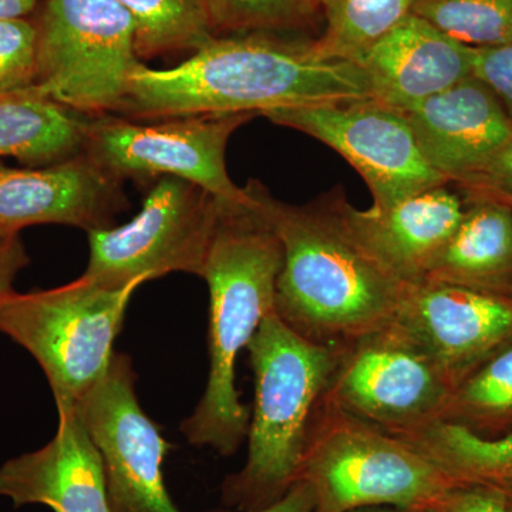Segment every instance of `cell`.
I'll return each mask as SVG.
<instances>
[{
  "mask_svg": "<svg viewBox=\"0 0 512 512\" xmlns=\"http://www.w3.org/2000/svg\"><path fill=\"white\" fill-rule=\"evenodd\" d=\"M372 97L353 62L318 55L313 39L279 33L215 36L170 69L140 63L120 113L133 119L204 114L261 116L275 107Z\"/></svg>",
  "mask_w": 512,
  "mask_h": 512,
  "instance_id": "6da1fadb",
  "label": "cell"
},
{
  "mask_svg": "<svg viewBox=\"0 0 512 512\" xmlns=\"http://www.w3.org/2000/svg\"><path fill=\"white\" fill-rule=\"evenodd\" d=\"M262 202L284 251L275 312L289 328L340 348L396 319L410 285L357 235L343 187L303 205L264 187Z\"/></svg>",
  "mask_w": 512,
  "mask_h": 512,
  "instance_id": "7a4b0ae2",
  "label": "cell"
},
{
  "mask_svg": "<svg viewBox=\"0 0 512 512\" xmlns=\"http://www.w3.org/2000/svg\"><path fill=\"white\" fill-rule=\"evenodd\" d=\"M247 197L224 201L201 278L210 289V373L200 403L180 430L192 446L222 457L237 453L248 436L251 412L235 384L239 353L262 320L275 312L276 282L284 251L266 215L264 185H245Z\"/></svg>",
  "mask_w": 512,
  "mask_h": 512,
  "instance_id": "3957f363",
  "label": "cell"
},
{
  "mask_svg": "<svg viewBox=\"0 0 512 512\" xmlns=\"http://www.w3.org/2000/svg\"><path fill=\"white\" fill-rule=\"evenodd\" d=\"M247 350L255 379L248 454L241 470L225 478L222 501L241 512H256L299 483L313 416L340 348L303 338L272 312Z\"/></svg>",
  "mask_w": 512,
  "mask_h": 512,
  "instance_id": "277c9868",
  "label": "cell"
},
{
  "mask_svg": "<svg viewBox=\"0 0 512 512\" xmlns=\"http://www.w3.org/2000/svg\"><path fill=\"white\" fill-rule=\"evenodd\" d=\"M299 481L316 512L363 507L424 511L456 485L436 463L392 433L320 400Z\"/></svg>",
  "mask_w": 512,
  "mask_h": 512,
  "instance_id": "5b68a950",
  "label": "cell"
},
{
  "mask_svg": "<svg viewBox=\"0 0 512 512\" xmlns=\"http://www.w3.org/2000/svg\"><path fill=\"white\" fill-rule=\"evenodd\" d=\"M111 289L86 276L59 288L13 293L0 303V333L42 367L57 406L76 407L103 379L138 286Z\"/></svg>",
  "mask_w": 512,
  "mask_h": 512,
  "instance_id": "8992f818",
  "label": "cell"
},
{
  "mask_svg": "<svg viewBox=\"0 0 512 512\" xmlns=\"http://www.w3.org/2000/svg\"><path fill=\"white\" fill-rule=\"evenodd\" d=\"M36 26L37 92L77 114L120 113L141 63L130 13L114 0H45Z\"/></svg>",
  "mask_w": 512,
  "mask_h": 512,
  "instance_id": "52a82bcc",
  "label": "cell"
},
{
  "mask_svg": "<svg viewBox=\"0 0 512 512\" xmlns=\"http://www.w3.org/2000/svg\"><path fill=\"white\" fill-rule=\"evenodd\" d=\"M224 201L181 178L161 177L133 220L87 232L83 276L111 289L175 272L200 276Z\"/></svg>",
  "mask_w": 512,
  "mask_h": 512,
  "instance_id": "ba28073f",
  "label": "cell"
},
{
  "mask_svg": "<svg viewBox=\"0 0 512 512\" xmlns=\"http://www.w3.org/2000/svg\"><path fill=\"white\" fill-rule=\"evenodd\" d=\"M255 114H204L136 123L101 116L87 120L84 156L111 177H175L198 185L214 197L241 201L227 170L229 138Z\"/></svg>",
  "mask_w": 512,
  "mask_h": 512,
  "instance_id": "9c48e42d",
  "label": "cell"
},
{
  "mask_svg": "<svg viewBox=\"0 0 512 512\" xmlns=\"http://www.w3.org/2000/svg\"><path fill=\"white\" fill-rule=\"evenodd\" d=\"M453 389L429 353L393 320L340 346L323 399L399 434L439 421Z\"/></svg>",
  "mask_w": 512,
  "mask_h": 512,
  "instance_id": "30bf717a",
  "label": "cell"
},
{
  "mask_svg": "<svg viewBox=\"0 0 512 512\" xmlns=\"http://www.w3.org/2000/svg\"><path fill=\"white\" fill-rule=\"evenodd\" d=\"M261 116L308 134L345 158L372 192V207H389L450 183L421 154L406 116L373 97L275 107Z\"/></svg>",
  "mask_w": 512,
  "mask_h": 512,
  "instance_id": "8fae6325",
  "label": "cell"
},
{
  "mask_svg": "<svg viewBox=\"0 0 512 512\" xmlns=\"http://www.w3.org/2000/svg\"><path fill=\"white\" fill-rule=\"evenodd\" d=\"M136 382L130 356L114 353L106 375L74 407L103 460L110 510L183 512L164 484L171 446L141 409Z\"/></svg>",
  "mask_w": 512,
  "mask_h": 512,
  "instance_id": "7c38bea8",
  "label": "cell"
},
{
  "mask_svg": "<svg viewBox=\"0 0 512 512\" xmlns=\"http://www.w3.org/2000/svg\"><path fill=\"white\" fill-rule=\"evenodd\" d=\"M394 320L456 387L511 345L512 292L421 281L409 286Z\"/></svg>",
  "mask_w": 512,
  "mask_h": 512,
  "instance_id": "4fadbf2b",
  "label": "cell"
},
{
  "mask_svg": "<svg viewBox=\"0 0 512 512\" xmlns=\"http://www.w3.org/2000/svg\"><path fill=\"white\" fill-rule=\"evenodd\" d=\"M117 181L84 154L39 170L0 167V231L40 224L86 232L113 227L127 204Z\"/></svg>",
  "mask_w": 512,
  "mask_h": 512,
  "instance_id": "5bb4252c",
  "label": "cell"
},
{
  "mask_svg": "<svg viewBox=\"0 0 512 512\" xmlns=\"http://www.w3.org/2000/svg\"><path fill=\"white\" fill-rule=\"evenodd\" d=\"M403 114L427 163L453 184L483 170L512 140L500 101L474 76Z\"/></svg>",
  "mask_w": 512,
  "mask_h": 512,
  "instance_id": "9a60e30c",
  "label": "cell"
},
{
  "mask_svg": "<svg viewBox=\"0 0 512 512\" xmlns=\"http://www.w3.org/2000/svg\"><path fill=\"white\" fill-rule=\"evenodd\" d=\"M55 437L39 450L0 467V497L15 507L55 512H111L99 450L74 407L57 406Z\"/></svg>",
  "mask_w": 512,
  "mask_h": 512,
  "instance_id": "2e32d148",
  "label": "cell"
},
{
  "mask_svg": "<svg viewBox=\"0 0 512 512\" xmlns=\"http://www.w3.org/2000/svg\"><path fill=\"white\" fill-rule=\"evenodd\" d=\"M473 47L407 15L357 60L373 99L407 113L473 76Z\"/></svg>",
  "mask_w": 512,
  "mask_h": 512,
  "instance_id": "e0dca14e",
  "label": "cell"
},
{
  "mask_svg": "<svg viewBox=\"0 0 512 512\" xmlns=\"http://www.w3.org/2000/svg\"><path fill=\"white\" fill-rule=\"evenodd\" d=\"M467 197L453 183L426 188L389 207L357 210L349 218L370 251L406 284L423 281L430 265L456 232Z\"/></svg>",
  "mask_w": 512,
  "mask_h": 512,
  "instance_id": "ac0fdd59",
  "label": "cell"
},
{
  "mask_svg": "<svg viewBox=\"0 0 512 512\" xmlns=\"http://www.w3.org/2000/svg\"><path fill=\"white\" fill-rule=\"evenodd\" d=\"M466 197L463 220L423 281L512 292V208L493 198Z\"/></svg>",
  "mask_w": 512,
  "mask_h": 512,
  "instance_id": "d6986e66",
  "label": "cell"
},
{
  "mask_svg": "<svg viewBox=\"0 0 512 512\" xmlns=\"http://www.w3.org/2000/svg\"><path fill=\"white\" fill-rule=\"evenodd\" d=\"M87 120L35 87L0 94V157L50 165L79 156Z\"/></svg>",
  "mask_w": 512,
  "mask_h": 512,
  "instance_id": "ffe728a7",
  "label": "cell"
},
{
  "mask_svg": "<svg viewBox=\"0 0 512 512\" xmlns=\"http://www.w3.org/2000/svg\"><path fill=\"white\" fill-rule=\"evenodd\" d=\"M394 436L430 458L456 484H512V430L483 437L457 424L434 421Z\"/></svg>",
  "mask_w": 512,
  "mask_h": 512,
  "instance_id": "44dd1931",
  "label": "cell"
},
{
  "mask_svg": "<svg viewBox=\"0 0 512 512\" xmlns=\"http://www.w3.org/2000/svg\"><path fill=\"white\" fill-rule=\"evenodd\" d=\"M439 421L483 437L512 430V343L454 387Z\"/></svg>",
  "mask_w": 512,
  "mask_h": 512,
  "instance_id": "7402d4cb",
  "label": "cell"
},
{
  "mask_svg": "<svg viewBox=\"0 0 512 512\" xmlns=\"http://www.w3.org/2000/svg\"><path fill=\"white\" fill-rule=\"evenodd\" d=\"M414 0H318L325 22L313 39L319 56L356 63L407 15Z\"/></svg>",
  "mask_w": 512,
  "mask_h": 512,
  "instance_id": "603a6c76",
  "label": "cell"
},
{
  "mask_svg": "<svg viewBox=\"0 0 512 512\" xmlns=\"http://www.w3.org/2000/svg\"><path fill=\"white\" fill-rule=\"evenodd\" d=\"M136 23L138 57L185 52L215 37L200 0H114Z\"/></svg>",
  "mask_w": 512,
  "mask_h": 512,
  "instance_id": "cb8c5ba5",
  "label": "cell"
},
{
  "mask_svg": "<svg viewBox=\"0 0 512 512\" xmlns=\"http://www.w3.org/2000/svg\"><path fill=\"white\" fill-rule=\"evenodd\" d=\"M412 13L473 49L512 42V0H414Z\"/></svg>",
  "mask_w": 512,
  "mask_h": 512,
  "instance_id": "d4e9b609",
  "label": "cell"
},
{
  "mask_svg": "<svg viewBox=\"0 0 512 512\" xmlns=\"http://www.w3.org/2000/svg\"><path fill=\"white\" fill-rule=\"evenodd\" d=\"M207 13L217 36L292 32L320 15L318 0H207Z\"/></svg>",
  "mask_w": 512,
  "mask_h": 512,
  "instance_id": "484cf974",
  "label": "cell"
},
{
  "mask_svg": "<svg viewBox=\"0 0 512 512\" xmlns=\"http://www.w3.org/2000/svg\"><path fill=\"white\" fill-rule=\"evenodd\" d=\"M37 26L33 20H0V94L35 86Z\"/></svg>",
  "mask_w": 512,
  "mask_h": 512,
  "instance_id": "4316f807",
  "label": "cell"
},
{
  "mask_svg": "<svg viewBox=\"0 0 512 512\" xmlns=\"http://www.w3.org/2000/svg\"><path fill=\"white\" fill-rule=\"evenodd\" d=\"M473 76L500 101L512 123V42L474 49Z\"/></svg>",
  "mask_w": 512,
  "mask_h": 512,
  "instance_id": "83f0119b",
  "label": "cell"
},
{
  "mask_svg": "<svg viewBox=\"0 0 512 512\" xmlns=\"http://www.w3.org/2000/svg\"><path fill=\"white\" fill-rule=\"evenodd\" d=\"M456 185L468 197L493 198L512 208V140L483 170Z\"/></svg>",
  "mask_w": 512,
  "mask_h": 512,
  "instance_id": "f1b7e54d",
  "label": "cell"
},
{
  "mask_svg": "<svg viewBox=\"0 0 512 512\" xmlns=\"http://www.w3.org/2000/svg\"><path fill=\"white\" fill-rule=\"evenodd\" d=\"M426 511V510H424ZM430 512H512L503 497L487 485L456 484L427 508Z\"/></svg>",
  "mask_w": 512,
  "mask_h": 512,
  "instance_id": "f546056e",
  "label": "cell"
},
{
  "mask_svg": "<svg viewBox=\"0 0 512 512\" xmlns=\"http://www.w3.org/2000/svg\"><path fill=\"white\" fill-rule=\"evenodd\" d=\"M30 264L20 232L0 231V303L13 295V282Z\"/></svg>",
  "mask_w": 512,
  "mask_h": 512,
  "instance_id": "4dcf8cb0",
  "label": "cell"
},
{
  "mask_svg": "<svg viewBox=\"0 0 512 512\" xmlns=\"http://www.w3.org/2000/svg\"><path fill=\"white\" fill-rule=\"evenodd\" d=\"M256 512H316L315 497L311 487L305 481H299L281 500Z\"/></svg>",
  "mask_w": 512,
  "mask_h": 512,
  "instance_id": "1f68e13d",
  "label": "cell"
},
{
  "mask_svg": "<svg viewBox=\"0 0 512 512\" xmlns=\"http://www.w3.org/2000/svg\"><path fill=\"white\" fill-rule=\"evenodd\" d=\"M37 5L39 0H0V20L26 19Z\"/></svg>",
  "mask_w": 512,
  "mask_h": 512,
  "instance_id": "d6a6232c",
  "label": "cell"
},
{
  "mask_svg": "<svg viewBox=\"0 0 512 512\" xmlns=\"http://www.w3.org/2000/svg\"><path fill=\"white\" fill-rule=\"evenodd\" d=\"M487 487L497 490L501 497H503L505 505L512 511V484L487 485Z\"/></svg>",
  "mask_w": 512,
  "mask_h": 512,
  "instance_id": "836d02e7",
  "label": "cell"
},
{
  "mask_svg": "<svg viewBox=\"0 0 512 512\" xmlns=\"http://www.w3.org/2000/svg\"><path fill=\"white\" fill-rule=\"evenodd\" d=\"M348 512H421V511L404 510V508L389 507V505H379V507L356 508V510H352V511H348Z\"/></svg>",
  "mask_w": 512,
  "mask_h": 512,
  "instance_id": "e575fe53",
  "label": "cell"
},
{
  "mask_svg": "<svg viewBox=\"0 0 512 512\" xmlns=\"http://www.w3.org/2000/svg\"><path fill=\"white\" fill-rule=\"evenodd\" d=\"M202 5H204L205 10H207V0H200Z\"/></svg>",
  "mask_w": 512,
  "mask_h": 512,
  "instance_id": "d590c367",
  "label": "cell"
},
{
  "mask_svg": "<svg viewBox=\"0 0 512 512\" xmlns=\"http://www.w3.org/2000/svg\"><path fill=\"white\" fill-rule=\"evenodd\" d=\"M421 512H430V511H427V510H426V511H421Z\"/></svg>",
  "mask_w": 512,
  "mask_h": 512,
  "instance_id": "8d00e7d4",
  "label": "cell"
}]
</instances>
